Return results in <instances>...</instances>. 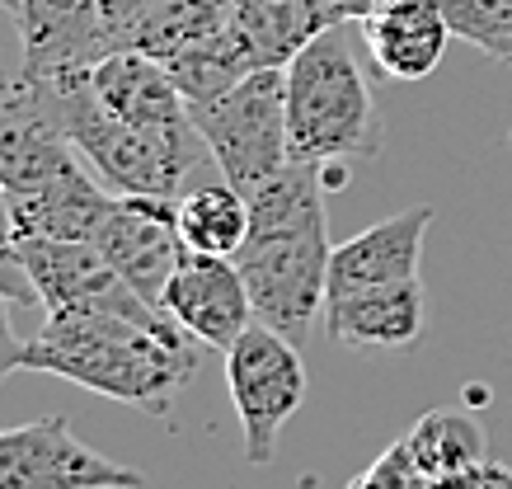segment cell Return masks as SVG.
Here are the masks:
<instances>
[{
  "label": "cell",
  "instance_id": "obj_1",
  "mask_svg": "<svg viewBox=\"0 0 512 489\" xmlns=\"http://www.w3.org/2000/svg\"><path fill=\"white\" fill-rule=\"evenodd\" d=\"M329 221L325 179L292 160L278 179L249 193V236L235 254L254 301V320L287 334L296 348L311 339L329 301Z\"/></svg>",
  "mask_w": 512,
  "mask_h": 489
},
{
  "label": "cell",
  "instance_id": "obj_2",
  "mask_svg": "<svg viewBox=\"0 0 512 489\" xmlns=\"http://www.w3.org/2000/svg\"><path fill=\"white\" fill-rule=\"evenodd\" d=\"M24 367L170 419L174 395L193 377L198 353L170 320L146 325L109 311H52L29 339Z\"/></svg>",
  "mask_w": 512,
  "mask_h": 489
},
{
  "label": "cell",
  "instance_id": "obj_3",
  "mask_svg": "<svg viewBox=\"0 0 512 489\" xmlns=\"http://www.w3.org/2000/svg\"><path fill=\"white\" fill-rule=\"evenodd\" d=\"M343 29H325L287 62V146L292 160L315 170L381 151V113Z\"/></svg>",
  "mask_w": 512,
  "mask_h": 489
},
{
  "label": "cell",
  "instance_id": "obj_4",
  "mask_svg": "<svg viewBox=\"0 0 512 489\" xmlns=\"http://www.w3.org/2000/svg\"><path fill=\"white\" fill-rule=\"evenodd\" d=\"M38 90V85H33ZM43 113L62 127L80 160H90L94 174L109 184L113 193H160V198H179L184 179L193 174L207 146H202L198 127H137L113 118L99 99L90 95V80L66 85L57 95H43Z\"/></svg>",
  "mask_w": 512,
  "mask_h": 489
},
{
  "label": "cell",
  "instance_id": "obj_5",
  "mask_svg": "<svg viewBox=\"0 0 512 489\" xmlns=\"http://www.w3.org/2000/svg\"><path fill=\"white\" fill-rule=\"evenodd\" d=\"M207 156L217 160L226 184L254 193L292 165L287 146V66H259L231 90L188 104Z\"/></svg>",
  "mask_w": 512,
  "mask_h": 489
},
{
  "label": "cell",
  "instance_id": "obj_6",
  "mask_svg": "<svg viewBox=\"0 0 512 489\" xmlns=\"http://www.w3.org/2000/svg\"><path fill=\"white\" fill-rule=\"evenodd\" d=\"M226 386H231V405L240 419V438H245V461L268 466L278 452L282 428L292 424V414L306 400L301 348L273 325L254 320L226 353Z\"/></svg>",
  "mask_w": 512,
  "mask_h": 489
},
{
  "label": "cell",
  "instance_id": "obj_7",
  "mask_svg": "<svg viewBox=\"0 0 512 489\" xmlns=\"http://www.w3.org/2000/svg\"><path fill=\"white\" fill-rule=\"evenodd\" d=\"M19 71L43 95L90 80L94 62L113 52L104 0H24L15 15Z\"/></svg>",
  "mask_w": 512,
  "mask_h": 489
},
{
  "label": "cell",
  "instance_id": "obj_8",
  "mask_svg": "<svg viewBox=\"0 0 512 489\" xmlns=\"http://www.w3.org/2000/svg\"><path fill=\"white\" fill-rule=\"evenodd\" d=\"M19 264L38 301L52 311H109V316L160 325L165 311L137 297V287L113 269L94 240H19ZM174 325V320H170Z\"/></svg>",
  "mask_w": 512,
  "mask_h": 489
},
{
  "label": "cell",
  "instance_id": "obj_9",
  "mask_svg": "<svg viewBox=\"0 0 512 489\" xmlns=\"http://www.w3.org/2000/svg\"><path fill=\"white\" fill-rule=\"evenodd\" d=\"M146 475L127 471L71 433L62 414L0 428V489H141Z\"/></svg>",
  "mask_w": 512,
  "mask_h": 489
},
{
  "label": "cell",
  "instance_id": "obj_10",
  "mask_svg": "<svg viewBox=\"0 0 512 489\" xmlns=\"http://www.w3.org/2000/svg\"><path fill=\"white\" fill-rule=\"evenodd\" d=\"M94 245L104 250L113 269L137 287L141 301L160 311V292L184 259V231H179V198L160 193H113L109 212L94 231Z\"/></svg>",
  "mask_w": 512,
  "mask_h": 489
},
{
  "label": "cell",
  "instance_id": "obj_11",
  "mask_svg": "<svg viewBox=\"0 0 512 489\" xmlns=\"http://www.w3.org/2000/svg\"><path fill=\"white\" fill-rule=\"evenodd\" d=\"M160 311L174 320L193 344L231 353V344L254 325V301L240 278V264L226 254L184 250L179 269L160 292Z\"/></svg>",
  "mask_w": 512,
  "mask_h": 489
},
{
  "label": "cell",
  "instance_id": "obj_12",
  "mask_svg": "<svg viewBox=\"0 0 512 489\" xmlns=\"http://www.w3.org/2000/svg\"><path fill=\"white\" fill-rule=\"evenodd\" d=\"M381 0H235V29L254 66H287L311 38L362 24Z\"/></svg>",
  "mask_w": 512,
  "mask_h": 489
},
{
  "label": "cell",
  "instance_id": "obj_13",
  "mask_svg": "<svg viewBox=\"0 0 512 489\" xmlns=\"http://www.w3.org/2000/svg\"><path fill=\"white\" fill-rule=\"evenodd\" d=\"M433 226V207H409L395 217L367 226L362 236L334 245L329 259V297H348L362 287H381V283H404V278H419L423 264V236Z\"/></svg>",
  "mask_w": 512,
  "mask_h": 489
},
{
  "label": "cell",
  "instance_id": "obj_14",
  "mask_svg": "<svg viewBox=\"0 0 512 489\" xmlns=\"http://www.w3.org/2000/svg\"><path fill=\"white\" fill-rule=\"evenodd\" d=\"M90 95L123 123L137 127H188L184 90L174 85V76L141 48H113L109 57H99L90 71Z\"/></svg>",
  "mask_w": 512,
  "mask_h": 489
},
{
  "label": "cell",
  "instance_id": "obj_15",
  "mask_svg": "<svg viewBox=\"0 0 512 489\" xmlns=\"http://www.w3.org/2000/svg\"><path fill=\"white\" fill-rule=\"evenodd\" d=\"M428 297L419 278L362 287L325 301V334L343 348H409L419 344Z\"/></svg>",
  "mask_w": 512,
  "mask_h": 489
},
{
  "label": "cell",
  "instance_id": "obj_16",
  "mask_svg": "<svg viewBox=\"0 0 512 489\" xmlns=\"http://www.w3.org/2000/svg\"><path fill=\"white\" fill-rule=\"evenodd\" d=\"M362 38L390 80H423L442 62L451 29L437 0H381L362 19Z\"/></svg>",
  "mask_w": 512,
  "mask_h": 489
},
{
  "label": "cell",
  "instance_id": "obj_17",
  "mask_svg": "<svg viewBox=\"0 0 512 489\" xmlns=\"http://www.w3.org/2000/svg\"><path fill=\"white\" fill-rule=\"evenodd\" d=\"M10 217H15V236L19 240H94L99 221L109 212L113 193H104L94 184L85 165L62 179H52L43 189L5 198Z\"/></svg>",
  "mask_w": 512,
  "mask_h": 489
},
{
  "label": "cell",
  "instance_id": "obj_18",
  "mask_svg": "<svg viewBox=\"0 0 512 489\" xmlns=\"http://www.w3.org/2000/svg\"><path fill=\"white\" fill-rule=\"evenodd\" d=\"M179 231L188 250L235 259L249 236V198L226 179L179 193Z\"/></svg>",
  "mask_w": 512,
  "mask_h": 489
},
{
  "label": "cell",
  "instance_id": "obj_19",
  "mask_svg": "<svg viewBox=\"0 0 512 489\" xmlns=\"http://www.w3.org/2000/svg\"><path fill=\"white\" fill-rule=\"evenodd\" d=\"M404 442L423 475H456L484 461V428L461 410H428Z\"/></svg>",
  "mask_w": 512,
  "mask_h": 489
},
{
  "label": "cell",
  "instance_id": "obj_20",
  "mask_svg": "<svg viewBox=\"0 0 512 489\" xmlns=\"http://www.w3.org/2000/svg\"><path fill=\"white\" fill-rule=\"evenodd\" d=\"M451 38L489 52L494 62H512V0H437Z\"/></svg>",
  "mask_w": 512,
  "mask_h": 489
},
{
  "label": "cell",
  "instance_id": "obj_21",
  "mask_svg": "<svg viewBox=\"0 0 512 489\" xmlns=\"http://www.w3.org/2000/svg\"><path fill=\"white\" fill-rule=\"evenodd\" d=\"M348 489H428V475L419 471L409 442H395V447H386L362 475H353Z\"/></svg>",
  "mask_w": 512,
  "mask_h": 489
},
{
  "label": "cell",
  "instance_id": "obj_22",
  "mask_svg": "<svg viewBox=\"0 0 512 489\" xmlns=\"http://www.w3.org/2000/svg\"><path fill=\"white\" fill-rule=\"evenodd\" d=\"M165 5H170V0H104V19H109L113 48H127L132 33L156 15V10H165Z\"/></svg>",
  "mask_w": 512,
  "mask_h": 489
},
{
  "label": "cell",
  "instance_id": "obj_23",
  "mask_svg": "<svg viewBox=\"0 0 512 489\" xmlns=\"http://www.w3.org/2000/svg\"><path fill=\"white\" fill-rule=\"evenodd\" d=\"M428 489H512V471L484 457L456 475H428Z\"/></svg>",
  "mask_w": 512,
  "mask_h": 489
},
{
  "label": "cell",
  "instance_id": "obj_24",
  "mask_svg": "<svg viewBox=\"0 0 512 489\" xmlns=\"http://www.w3.org/2000/svg\"><path fill=\"white\" fill-rule=\"evenodd\" d=\"M24 353H29V344L15 334V325H10V297L0 292V381L24 367Z\"/></svg>",
  "mask_w": 512,
  "mask_h": 489
},
{
  "label": "cell",
  "instance_id": "obj_25",
  "mask_svg": "<svg viewBox=\"0 0 512 489\" xmlns=\"http://www.w3.org/2000/svg\"><path fill=\"white\" fill-rule=\"evenodd\" d=\"M10 76H15V62H10V57H0V99H5V85H10Z\"/></svg>",
  "mask_w": 512,
  "mask_h": 489
},
{
  "label": "cell",
  "instance_id": "obj_26",
  "mask_svg": "<svg viewBox=\"0 0 512 489\" xmlns=\"http://www.w3.org/2000/svg\"><path fill=\"white\" fill-rule=\"evenodd\" d=\"M19 5H24V0H0V10H10V19L19 15Z\"/></svg>",
  "mask_w": 512,
  "mask_h": 489
},
{
  "label": "cell",
  "instance_id": "obj_27",
  "mask_svg": "<svg viewBox=\"0 0 512 489\" xmlns=\"http://www.w3.org/2000/svg\"><path fill=\"white\" fill-rule=\"evenodd\" d=\"M508 146H512V132H508Z\"/></svg>",
  "mask_w": 512,
  "mask_h": 489
}]
</instances>
